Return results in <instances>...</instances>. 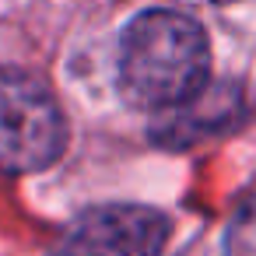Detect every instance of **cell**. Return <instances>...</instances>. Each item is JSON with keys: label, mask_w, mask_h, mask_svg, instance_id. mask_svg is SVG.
<instances>
[{"label": "cell", "mask_w": 256, "mask_h": 256, "mask_svg": "<svg viewBox=\"0 0 256 256\" xmlns=\"http://www.w3.org/2000/svg\"><path fill=\"white\" fill-rule=\"evenodd\" d=\"M210 46L204 28L179 11H144L120 39V88L134 106L179 109L207 81Z\"/></svg>", "instance_id": "obj_1"}, {"label": "cell", "mask_w": 256, "mask_h": 256, "mask_svg": "<svg viewBox=\"0 0 256 256\" xmlns=\"http://www.w3.org/2000/svg\"><path fill=\"white\" fill-rule=\"evenodd\" d=\"M67 148V120L53 92L28 70L0 67V172L50 168Z\"/></svg>", "instance_id": "obj_2"}, {"label": "cell", "mask_w": 256, "mask_h": 256, "mask_svg": "<svg viewBox=\"0 0 256 256\" xmlns=\"http://www.w3.org/2000/svg\"><path fill=\"white\" fill-rule=\"evenodd\" d=\"M165 242V214L137 204H109L81 214L53 256H158Z\"/></svg>", "instance_id": "obj_3"}, {"label": "cell", "mask_w": 256, "mask_h": 256, "mask_svg": "<svg viewBox=\"0 0 256 256\" xmlns=\"http://www.w3.org/2000/svg\"><path fill=\"white\" fill-rule=\"evenodd\" d=\"M228 256H256V196L238 207V214L228 224Z\"/></svg>", "instance_id": "obj_4"}, {"label": "cell", "mask_w": 256, "mask_h": 256, "mask_svg": "<svg viewBox=\"0 0 256 256\" xmlns=\"http://www.w3.org/2000/svg\"><path fill=\"white\" fill-rule=\"evenodd\" d=\"M218 4H224V0H218Z\"/></svg>", "instance_id": "obj_5"}]
</instances>
